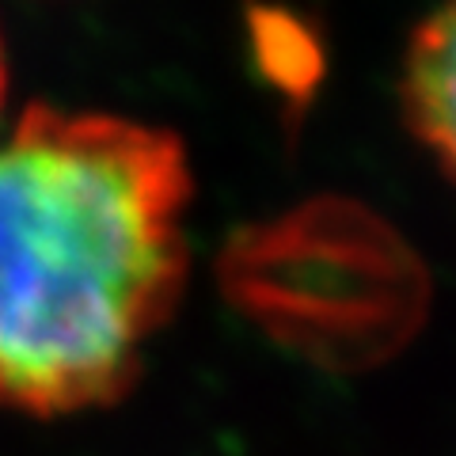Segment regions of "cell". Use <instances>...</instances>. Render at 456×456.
<instances>
[{
    "label": "cell",
    "mask_w": 456,
    "mask_h": 456,
    "mask_svg": "<svg viewBox=\"0 0 456 456\" xmlns=\"http://www.w3.org/2000/svg\"><path fill=\"white\" fill-rule=\"evenodd\" d=\"M187 202L171 130L20 114L0 137V411L57 419L130 388L187 278Z\"/></svg>",
    "instance_id": "1"
},
{
    "label": "cell",
    "mask_w": 456,
    "mask_h": 456,
    "mask_svg": "<svg viewBox=\"0 0 456 456\" xmlns=\"http://www.w3.org/2000/svg\"><path fill=\"white\" fill-rule=\"evenodd\" d=\"M240 308L331 365L399 350L422 320L426 274L369 209L320 202L240 236L224 259Z\"/></svg>",
    "instance_id": "2"
},
{
    "label": "cell",
    "mask_w": 456,
    "mask_h": 456,
    "mask_svg": "<svg viewBox=\"0 0 456 456\" xmlns=\"http://www.w3.org/2000/svg\"><path fill=\"white\" fill-rule=\"evenodd\" d=\"M403 107L419 137L456 175V8L430 16L411 38Z\"/></svg>",
    "instance_id": "3"
},
{
    "label": "cell",
    "mask_w": 456,
    "mask_h": 456,
    "mask_svg": "<svg viewBox=\"0 0 456 456\" xmlns=\"http://www.w3.org/2000/svg\"><path fill=\"white\" fill-rule=\"evenodd\" d=\"M4 88H8V61H4V38H0V103H4Z\"/></svg>",
    "instance_id": "4"
}]
</instances>
